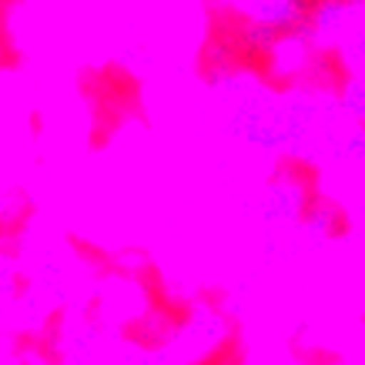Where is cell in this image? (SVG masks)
Listing matches in <instances>:
<instances>
[{
    "label": "cell",
    "mask_w": 365,
    "mask_h": 365,
    "mask_svg": "<svg viewBox=\"0 0 365 365\" xmlns=\"http://www.w3.org/2000/svg\"><path fill=\"white\" fill-rule=\"evenodd\" d=\"M302 0H242V14L252 31L262 34V41L282 31H292L302 21Z\"/></svg>",
    "instance_id": "1"
},
{
    "label": "cell",
    "mask_w": 365,
    "mask_h": 365,
    "mask_svg": "<svg viewBox=\"0 0 365 365\" xmlns=\"http://www.w3.org/2000/svg\"><path fill=\"white\" fill-rule=\"evenodd\" d=\"M268 51H272V64H275L278 74H299L302 67L309 64V44L302 41V37H275L272 44H268Z\"/></svg>",
    "instance_id": "2"
}]
</instances>
